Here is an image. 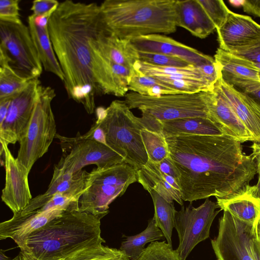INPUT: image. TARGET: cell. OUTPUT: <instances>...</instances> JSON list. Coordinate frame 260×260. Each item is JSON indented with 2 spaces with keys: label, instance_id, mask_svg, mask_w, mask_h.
I'll list each match as a JSON object with an SVG mask.
<instances>
[{
  "label": "cell",
  "instance_id": "obj_47",
  "mask_svg": "<svg viewBox=\"0 0 260 260\" xmlns=\"http://www.w3.org/2000/svg\"><path fill=\"white\" fill-rule=\"evenodd\" d=\"M251 250L253 260H260V222L259 219L257 220L255 235L252 240Z\"/></svg>",
  "mask_w": 260,
  "mask_h": 260
},
{
  "label": "cell",
  "instance_id": "obj_25",
  "mask_svg": "<svg viewBox=\"0 0 260 260\" xmlns=\"http://www.w3.org/2000/svg\"><path fill=\"white\" fill-rule=\"evenodd\" d=\"M28 27L45 70L54 74L63 81V73L53 48L48 24H39L35 21L31 14L28 17Z\"/></svg>",
  "mask_w": 260,
  "mask_h": 260
},
{
  "label": "cell",
  "instance_id": "obj_30",
  "mask_svg": "<svg viewBox=\"0 0 260 260\" xmlns=\"http://www.w3.org/2000/svg\"><path fill=\"white\" fill-rule=\"evenodd\" d=\"M152 198L154 207V219L156 225L162 231L168 243L172 247V236L174 228L177 213L173 203H169L156 191L149 192Z\"/></svg>",
  "mask_w": 260,
  "mask_h": 260
},
{
  "label": "cell",
  "instance_id": "obj_1",
  "mask_svg": "<svg viewBox=\"0 0 260 260\" xmlns=\"http://www.w3.org/2000/svg\"><path fill=\"white\" fill-rule=\"evenodd\" d=\"M104 28L100 5L67 0L51 16L48 30L69 97L92 114L95 97L125 96L131 71L107 58L99 40Z\"/></svg>",
  "mask_w": 260,
  "mask_h": 260
},
{
  "label": "cell",
  "instance_id": "obj_41",
  "mask_svg": "<svg viewBox=\"0 0 260 260\" xmlns=\"http://www.w3.org/2000/svg\"><path fill=\"white\" fill-rule=\"evenodd\" d=\"M230 52L255 63H260V38L249 45L236 49Z\"/></svg>",
  "mask_w": 260,
  "mask_h": 260
},
{
  "label": "cell",
  "instance_id": "obj_15",
  "mask_svg": "<svg viewBox=\"0 0 260 260\" xmlns=\"http://www.w3.org/2000/svg\"><path fill=\"white\" fill-rule=\"evenodd\" d=\"M131 40L139 52L171 56L194 66H200L215 60L212 57L164 35L150 34Z\"/></svg>",
  "mask_w": 260,
  "mask_h": 260
},
{
  "label": "cell",
  "instance_id": "obj_32",
  "mask_svg": "<svg viewBox=\"0 0 260 260\" xmlns=\"http://www.w3.org/2000/svg\"><path fill=\"white\" fill-rule=\"evenodd\" d=\"M105 240L102 237L75 252L64 260H115L122 251L102 244Z\"/></svg>",
  "mask_w": 260,
  "mask_h": 260
},
{
  "label": "cell",
  "instance_id": "obj_33",
  "mask_svg": "<svg viewBox=\"0 0 260 260\" xmlns=\"http://www.w3.org/2000/svg\"><path fill=\"white\" fill-rule=\"evenodd\" d=\"M140 134L149 160L157 164L169 156L166 138L161 132L143 128Z\"/></svg>",
  "mask_w": 260,
  "mask_h": 260
},
{
  "label": "cell",
  "instance_id": "obj_11",
  "mask_svg": "<svg viewBox=\"0 0 260 260\" xmlns=\"http://www.w3.org/2000/svg\"><path fill=\"white\" fill-rule=\"evenodd\" d=\"M257 222L243 221L223 211L219 221L218 235L211 240L217 259L253 260L251 244Z\"/></svg>",
  "mask_w": 260,
  "mask_h": 260
},
{
  "label": "cell",
  "instance_id": "obj_37",
  "mask_svg": "<svg viewBox=\"0 0 260 260\" xmlns=\"http://www.w3.org/2000/svg\"><path fill=\"white\" fill-rule=\"evenodd\" d=\"M206 13L213 22L216 29L225 22L229 12L224 2L222 0H198Z\"/></svg>",
  "mask_w": 260,
  "mask_h": 260
},
{
  "label": "cell",
  "instance_id": "obj_27",
  "mask_svg": "<svg viewBox=\"0 0 260 260\" xmlns=\"http://www.w3.org/2000/svg\"><path fill=\"white\" fill-rule=\"evenodd\" d=\"M218 208L243 221L253 223L260 217V200L253 197L250 187L246 192L228 199L216 198Z\"/></svg>",
  "mask_w": 260,
  "mask_h": 260
},
{
  "label": "cell",
  "instance_id": "obj_24",
  "mask_svg": "<svg viewBox=\"0 0 260 260\" xmlns=\"http://www.w3.org/2000/svg\"><path fill=\"white\" fill-rule=\"evenodd\" d=\"M159 122L161 133L165 138L181 134L200 136L229 135L220 125L207 117H188L161 121Z\"/></svg>",
  "mask_w": 260,
  "mask_h": 260
},
{
  "label": "cell",
  "instance_id": "obj_18",
  "mask_svg": "<svg viewBox=\"0 0 260 260\" xmlns=\"http://www.w3.org/2000/svg\"><path fill=\"white\" fill-rule=\"evenodd\" d=\"M87 173L82 170L74 173L65 172L54 166L52 178L46 191L32 198L18 214L24 215L39 210L57 193H66L80 198L86 189Z\"/></svg>",
  "mask_w": 260,
  "mask_h": 260
},
{
  "label": "cell",
  "instance_id": "obj_2",
  "mask_svg": "<svg viewBox=\"0 0 260 260\" xmlns=\"http://www.w3.org/2000/svg\"><path fill=\"white\" fill-rule=\"evenodd\" d=\"M169 156L178 172L183 201L228 199L249 189L257 173L253 157L227 135L187 134L166 138Z\"/></svg>",
  "mask_w": 260,
  "mask_h": 260
},
{
  "label": "cell",
  "instance_id": "obj_19",
  "mask_svg": "<svg viewBox=\"0 0 260 260\" xmlns=\"http://www.w3.org/2000/svg\"><path fill=\"white\" fill-rule=\"evenodd\" d=\"M64 212L60 210H54L34 212L24 215L13 214L11 219L0 223V240L10 238L20 250H23L25 242L30 235Z\"/></svg>",
  "mask_w": 260,
  "mask_h": 260
},
{
  "label": "cell",
  "instance_id": "obj_44",
  "mask_svg": "<svg viewBox=\"0 0 260 260\" xmlns=\"http://www.w3.org/2000/svg\"><path fill=\"white\" fill-rule=\"evenodd\" d=\"M82 136L84 139L94 140L107 145L105 133L96 122L92 125L90 129L86 134Z\"/></svg>",
  "mask_w": 260,
  "mask_h": 260
},
{
  "label": "cell",
  "instance_id": "obj_53",
  "mask_svg": "<svg viewBox=\"0 0 260 260\" xmlns=\"http://www.w3.org/2000/svg\"><path fill=\"white\" fill-rule=\"evenodd\" d=\"M255 64L260 69V63H255Z\"/></svg>",
  "mask_w": 260,
  "mask_h": 260
},
{
  "label": "cell",
  "instance_id": "obj_52",
  "mask_svg": "<svg viewBox=\"0 0 260 260\" xmlns=\"http://www.w3.org/2000/svg\"><path fill=\"white\" fill-rule=\"evenodd\" d=\"M0 260H10V258L5 254L4 250L2 249L0 250Z\"/></svg>",
  "mask_w": 260,
  "mask_h": 260
},
{
  "label": "cell",
  "instance_id": "obj_26",
  "mask_svg": "<svg viewBox=\"0 0 260 260\" xmlns=\"http://www.w3.org/2000/svg\"><path fill=\"white\" fill-rule=\"evenodd\" d=\"M99 46L102 54L107 58L132 72L135 69L136 62L139 60V52L131 40L109 34L105 26L100 36Z\"/></svg>",
  "mask_w": 260,
  "mask_h": 260
},
{
  "label": "cell",
  "instance_id": "obj_51",
  "mask_svg": "<svg viewBox=\"0 0 260 260\" xmlns=\"http://www.w3.org/2000/svg\"><path fill=\"white\" fill-rule=\"evenodd\" d=\"M115 260H131L127 255L122 251L120 255Z\"/></svg>",
  "mask_w": 260,
  "mask_h": 260
},
{
  "label": "cell",
  "instance_id": "obj_21",
  "mask_svg": "<svg viewBox=\"0 0 260 260\" xmlns=\"http://www.w3.org/2000/svg\"><path fill=\"white\" fill-rule=\"evenodd\" d=\"M214 60L223 80L235 88L252 81H260V69L245 57L218 48Z\"/></svg>",
  "mask_w": 260,
  "mask_h": 260
},
{
  "label": "cell",
  "instance_id": "obj_34",
  "mask_svg": "<svg viewBox=\"0 0 260 260\" xmlns=\"http://www.w3.org/2000/svg\"><path fill=\"white\" fill-rule=\"evenodd\" d=\"M30 81L19 76L8 64H0V99L17 94Z\"/></svg>",
  "mask_w": 260,
  "mask_h": 260
},
{
  "label": "cell",
  "instance_id": "obj_9",
  "mask_svg": "<svg viewBox=\"0 0 260 260\" xmlns=\"http://www.w3.org/2000/svg\"><path fill=\"white\" fill-rule=\"evenodd\" d=\"M0 64H7L28 80L38 78L43 66L28 27L0 20Z\"/></svg>",
  "mask_w": 260,
  "mask_h": 260
},
{
  "label": "cell",
  "instance_id": "obj_55",
  "mask_svg": "<svg viewBox=\"0 0 260 260\" xmlns=\"http://www.w3.org/2000/svg\"><path fill=\"white\" fill-rule=\"evenodd\" d=\"M259 222H260V217H259Z\"/></svg>",
  "mask_w": 260,
  "mask_h": 260
},
{
  "label": "cell",
  "instance_id": "obj_7",
  "mask_svg": "<svg viewBox=\"0 0 260 260\" xmlns=\"http://www.w3.org/2000/svg\"><path fill=\"white\" fill-rule=\"evenodd\" d=\"M137 181L136 170L123 162L87 173L86 189L80 197L79 210L101 219L109 212V205Z\"/></svg>",
  "mask_w": 260,
  "mask_h": 260
},
{
  "label": "cell",
  "instance_id": "obj_13",
  "mask_svg": "<svg viewBox=\"0 0 260 260\" xmlns=\"http://www.w3.org/2000/svg\"><path fill=\"white\" fill-rule=\"evenodd\" d=\"M41 84L38 78L13 98L6 117L0 125V140L9 144L19 142L31 119Z\"/></svg>",
  "mask_w": 260,
  "mask_h": 260
},
{
  "label": "cell",
  "instance_id": "obj_20",
  "mask_svg": "<svg viewBox=\"0 0 260 260\" xmlns=\"http://www.w3.org/2000/svg\"><path fill=\"white\" fill-rule=\"evenodd\" d=\"M206 103L210 119L220 125L232 137L241 143L252 138L230 105L215 86L206 91Z\"/></svg>",
  "mask_w": 260,
  "mask_h": 260
},
{
  "label": "cell",
  "instance_id": "obj_4",
  "mask_svg": "<svg viewBox=\"0 0 260 260\" xmlns=\"http://www.w3.org/2000/svg\"><path fill=\"white\" fill-rule=\"evenodd\" d=\"M99 217L64 212L26 239L23 250L39 260H64L102 238Z\"/></svg>",
  "mask_w": 260,
  "mask_h": 260
},
{
  "label": "cell",
  "instance_id": "obj_35",
  "mask_svg": "<svg viewBox=\"0 0 260 260\" xmlns=\"http://www.w3.org/2000/svg\"><path fill=\"white\" fill-rule=\"evenodd\" d=\"M137 260H181L176 250L165 241H154L145 248Z\"/></svg>",
  "mask_w": 260,
  "mask_h": 260
},
{
  "label": "cell",
  "instance_id": "obj_28",
  "mask_svg": "<svg viewBox=\"0 0 260 260\" xmlns=\"http://www.w3.org/2000/svg\"><path fill=\"white\" fill-rule=\"evenodd\" d=\"M201 66L190 64L184 67H158L138 60L134 68L144 75L157 79L197 80L206 82L214 86V84L204 75Z\"/></svg>",
  "mask_w": 260,
  "mask_h": 260
},
{
  "label": "cell",
  "instance_id": "obj_10",
  "mask_svg": "<svg viewBox=\"0 0 260 260\" xmlns=\"http://www.w3.org/2000/svg\"><path fill=\"white\" fill-rule=\"evenodd\" d=\"M55 138L59 140L62 152L55 166L65 172L74 173L89 165L103 169L124 162L120 155L107 145L84 139L79 133L74 137L56 134Z\"/></svg>",
  "mask_w": 260,
  "mask_h": 260
},
{
  "label": "cell",
  "instance_id": "obj_36",
  "mask_svg": "<svg viewBox=\"0 0 260 260\" xmlns=\"http://www.w3.org/2000/svg\"><path fill=\"white\" fill-rule=\"evenodd\" d=\"M79 199L80 198L73 195L57 193L53 196L43 207L35 212H42L54 210H60L64 212L79 211Z\"/></svg>",
  "mask_w": 260,
  "mask_h": 260
},
{
  "label": "cell",
  "instance_id": "obj_22",
  "mask_svg": "<svg viewBox=\"0 0 260 260\" xmlns=\"http://www.w3.org/2000/svg\"><path fill=\"white\" fill-rule=\"evenodd\" d=\"M136 171L137 181L148 192L154 190L169 203L175 201L183 205L180 189L176 179L161 172L157 164L148 160Z\"/></svg>",
  "mask_w": 260,
  "mask_h": 260
},
{
  "label": "cell",
  "instance_id": "obj_39",
  "mask_svg": "<svg viewBox=\"0 0 260 260\" xmlns=\"http://www.w3.org/2000/svg\"><path fill=\"white\" fill-rule=\"evenodd\" d=\"M19 0L0 1V20L14 23H21L19 14Z\"/></svg>",
  "mask_w": 260,
  "mask_h": 260
},
{
  "label": "cell",
  "instance_id": "obj_40",
  "mask_svg": "<svg viewBox=\"0 0 260 260\" xmlns=\"http://www.w3.org/2000/svg\"><path fill=\"white\" fill-rule=\"evenodd\" d=\"M59 4L55 0H36L32 2L30 10L36 16H52Z\"/></svg>",
  "mask_w": 260,
  "mask_h": 260
},
{
  "label": "cell",
  "instance_id": "obj_5",
  "mask_svg": "<svg viewBox=\"0 0 260 260\" xmlns=\"http://www.w3.org/2000/svg\"><path fill=\"white\" fill-rule=\"evenodd\" d=\"M96 122L104 131L108 146L120 155L136 170L148 157L140 132L144 128L140 118L131 111L124 101L114 100L106 109L96 110Z\"/></svg>",
  "mask_w": 260,
  "mask_h": 260
},
{
  "label": "cell",
  "instance_id": "obj_46",
  "mask_svg": "<svg viewBox=\"0 0 260 260\" xmlns=\"http://www.w3.org/2000/svg\"><path fill=\"white\" fill-rule=\"evenodd\" d=\"M241 7L245 12L260 18V0H241Z\"/></svg>",
  "mask_w": 260,
  "mask_h": 260
},
{
  "label": "cell",
  "instance_id": "obj_14",
  "mask_svg": "<svg viewBox=\"0 0 260 260\" xmlns=\"http://www.w3.org/2000/svg\"><path fill=\"white\" fill-rule=\"evenodd\" d=\"M4 147L6 179L2 200L13 214L21 212L32 199L29 184L28 174L18 164L8 144L0 140Z\"/></svg>",
  "mask_w": 260,
  "mask_h": 260
},
{
  "label": "cell",
  "instance_id": "obj_29",
  "mask_svg": "<svg viewBox=\"0 0 260 260\" xmlns=\"http://www.w3.org/2000/svg\"><path fill=\"white\" fill-rule=\"evenodd\" d=\"M164 235L156 225L154 219L148 221L147 228L141 233L127 237L121 243L120 250L124 252L131 260H137L145 248V245L162 239Z\"/></svg>",
  "mask_w": 260,
  "mask_h": 260
},
{
  "label": "cell",
  "instance_id": "obj_38",
  "mask_svg": "<svg viewBox=\"0 0 260 260\" xmlns=\"http://www.w3.org/2000/svg\"><path fill=\"white\" fill-rule=\"evenodd\" d=\"M139 55L140 61L158 67H184L190 65L180 58L162 54L139 52Z\"/></svg>",
  "mask_w": 260,
  "mask_h": 260
},
{
  "label": "cell",
  "instance_id": "obj_6",
  "mask_svg": "<svg viewBox=\"0 0 260 260\" xmlns=\"http://www.w3.org/2000/svg\"><path fill=\"white\" fill-rule=\"evenodd\" d=\"M55 96L54 89L39 84L31 119L19 141L16 159L28 174L37 160L48 151L57 134L51 108V102Z\"/></svg>",
  "mask_w": 260,
  "mask_h": 260
},
{
  "label": "cell",
  "instance_id": "obj_49",
  "mask_svg": "<svg viewBox=\"0 0 260 260\" xmlns=\"http://www.w3.org/2000/svg\"><path fill=\"white\" fill-rule=\"evenodd\" d=\"M10 260H39L34 256H33L31 254L29 253L28 252L23 251L20 250L19 253L17 256H16L14 258Z\"/></svg>",
  "mask_w": 260,
  "mask_h": 260
},
{
  "label": "cell",
  "instance_id": "obj_3",
  "mask_svg": "<svg viewBox=\"0 0 260 260\" xmlns=\"http://www.w3.org/2000/svg\"><path fill=\"white\" fill-rule=\"evenodd\" d=\"M175 0H106L100 5L105 28L120 39L174 33Z\"/></svg>",
  "mask_w": 260,
  "mask_h": 260
},
{
  "label": "cell",
  "instance_id": "obj_45",
  "mask_svg": "<svg viewBox=\"0 0 260 260\" xmlns=\"http://www.w3.org/2000/svg\"><path fill=\"white\" fill-rule=\"evenodd\" d=\"M157 165L161 172L175 178L177 182L179 177L178 172L170 156Z\"/></svg>",
  "mask_w": 260,
  "mask_h": 260
},
{
  "label": "cell",
  "instance_id": "obj_42",
  "mask_svg": "<svg viewBox=\"0 0 260 260\" xmlns=\"http://www.w3.org/2000/svg\"><path fill=\"white\" fill-rule=\"evenodd\" d=\"M250 147L252 150L251 155L256 162L257 173L258 175L257 183L256 185L250 186V191L253 197L260 200V146L257 142H253Z\"/></svg>",
  "mask_w": 260,
  "mask_h": 260
},
{
  "label": "cell",
  "instance_id": "obj_12",
  "mask_svg": "<svg viewBox=\"0 0 260 260\" xmlns=\"http://www.w3.org/2000/svg\"><path fill=\"white\" fill-rule=\"evenodd\" d=\"M217 208L216 203L206 199L197 208L190 203L186 207L182 206L177 212L174 228L178 235L179 245L176 250L181 260H186L194 247L209 237L212 223L220 211H216Z\"/></svg>",
  "mask_w": 260,
  "mask_h": 260
},
{
  "label": "cell",
  "instance_id": "obj_17",
  "mask_svg": "<svg viewBox=\"0 0 260 260\" xmlns=\"http://www.w3.org/2000/svg\"><path fill=\"white\" fill-rule=\"evenodd\" d=\"M218 72L215 86L249 132L253 142L260 143V105L245 93L225 82L218 68Z\"/></svg>",
  "mask_w": 260,
  "mask_h": 260
},
{
  "label": "cell",
  "instance_id": "obj_8",
  "mask_svg": "<svg viewBox=\"0 0 260 260\" xmlns=\"http://www.w3.org/2000/svg\"><path fill=\"white\" fill-rule=\"evenodd\" d=\"M206 91L157 96L132 92L125 95L124 102L130 109H138L142 115L157 121L194 117L209 118Z\"/></svg>",
  "mask_w": 260,
  "mask_h": 260
},
{
  "label": "cell",
  "instance_id": "obj_23",
  "mask_svg": "<svg viewBox=\"0 0 260 260\" xmlns=\"http://www.w3.org/2000/svg\"><path fill=\"white\" fill-rule=\"evenodd\" d=\"M176 24L187 30L193 36L204 39L216 27L198 0L176 1Z\"/></svg>",
  "mask_w": 260,
  "mask_h": 260
},
{
  "label": "cell",
  "instance_id": "obj_31",
  "mask_svg": "<svg viewBox=\"0 0 260 260\" xmlns=\"http://www.w3.org/2000/svg\"><path fill=\"white\" fill-rule=\"evenodd\" d=\"M128 88V90L134 92L149 96L180 93L160 83L157 79L144 75L135 69L132 72Z\"/></svg>",
  "mask_w": 260,
  "mask_h": 260
},
{
  "label": "cell",
  "instance_id": "obj_50",
  "mask_svg": "<svg viewBox=\"0 0 260 260\" xmlns=\"http://www.w3.org/2000/svg\"><path fill=\"white\" fill-rule=\"evenodd\" d=\"M229 3L232 5V6L236 7H241V0H236V1H232L230 0L229 1Z\"/></svg>",
  "mask_w": 260,
  "mask_h": 260
},
{
  "label": "cell",
  "instance_id": "obj_16",
  "mask_svg": "<svg viewBox=\"0 0 260 260\" xmlns=\"http://www.w3.org/2000/svg\"><path fill=\"white\" fill-rule=\"evenodd\" d=\"M219 48L231 52L260 38V24L247 15L230 10L223 24L216 29Z\"/></svg>",
  "mask_w": 260,
  "mask_h": 260
},
{
  "label": "cell",
  "instance_id": "obj_54",
  "mask_svg": "<svg viewBox=\"0 0 260 260\" xmlns=\"http://www.w3.org/2000/svg\"><path fill=\"white\" fill-rule=\"evenodd\" d=\"M258 143L259 145L260 146V143Z\"/></svg>",
  "mask_w": 260,
  "mask_h": 260
},
{
  "label": "cell",
  "instance_id": "obj_48",
  "mask_svg": "<svg viewBox=\"0 0 260 260\" xmlns=\"http://www.w3.org/2000/svg\"><path fill=\"white\" fill-rule=\"evenodd\" d=\"M15 95L0 99V125L6 117L11 101Z\"/></svg>",
  "mask_w": 260,
  "mask_h": 260
},
{
  "label": "cell",
  "instance_id": "obj_43",
  "mask_svg": "<svg viewBox=\"0 0 260 260\" xmlns=\"http://www.w3.org/2000/svg\"><path fill=\"white\" fill-rule=\"evenodd\" d=\"M236 89L245 93L260 105V81H252Z\"/></svg>",
  "mask_w": 260,
  "mask_h": 260
}]
</instances>
